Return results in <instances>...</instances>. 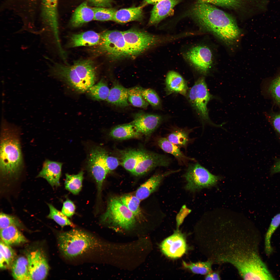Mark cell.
Returning a JSON list of instances; mask_svg holds the SVG:
<instances>
[{
	"mask_svg": "<svg viewBox=\"0 0 280 280\" xmlns=\"http://www.w3.org/2000/svg\"><path fill=\"white\" fill-rule=\"evenodd\" d=\"M0 267L2 269L11 267L15 260V254L10 246L2 240L0 244Z\"/></svg>",
	"mask_w": 280,
	"mask_h": 280,
	"instance_id": "33",
	"label": "cell"
},
{
	"mask_svg": "<svg viewBox=\"0 0 280 280\" xmlns=\"http://www.w3.org/2000/svg\"><path fill=\"white\" fill-rule=\"evenodd\" d=\"M170 170L163 173L156 174L151 177L137 189L135 195L140 200L148 198L158 188L162 180L166 177L180 171Z\"/></svg>",
	"mask_w": 280,
	"mask_h": 280,
	"instance_id": "18",
	"label": "cell"
},
{
	"mask_svg": "<svg viewBox=\"0 0 280 280\" xmlns=\"http://www.w3.org/2000/svg\"><path fill=\"white\" fill-rule=\"evenodd\" d=\"M75 207L74 203L67 199L63 204L61 212L68 217H71L74 214Z\"/></svg>",
	"mask_w": 280,
	"mask_h": 280,
	"instance_id": "46",
	"label": "cell"
},
{
	"mask_svg": "<svg viewBox=\"0 0 280 280\" xmlns=\"http://www.w3.org/2000/svg\"><path fill=\"white\" fill-rule=\"evenodd\" d=\"M94 12V20L104 21L113 20L116 9L114 8L94 7L92 8Z\"/></svg>",
	"mask_w": 280,
	"mask_h": 280,
	"instance_id": "41",
	"label": "cell"
},
{
	"mask_svg": "<svg viewBox=\"0 0 280 280\" xmlns=\"http://www.w3.org/2000/svg\"><path fill=\"white\" fill-rule=\"evenodd\" d=\"M143 88L138 86L128 89V100L133 106L146 108L149 103L145 100L142 94Z\"/></svg>",
	"mask_w": 280,
	"mask_h": 280,
	"instance_id": "34",
	"label": "cell"
},
{
	"mask_svg": "<svg viewBox=\"0 0 280 280\" xmlns=\"http://www.w3.org/2000/svg\"><path fill=\"white\" fill-rule=\"evenodd\" d=\"M186 60L199 72L204 75L208 72L212 63V54L207 46L198 45L189 49L184 54Z\"/></svg>",
	"mask_w": 280,
	"mask_h": 280,
	"instance_id": "11",
	"label": "cell"
},
{
	"mask_svg": "<svg viewBox=\"0 0 280 280\" xmlns=\"http://www.w3.org/2000/svg\"><path fill=\"white\" fill-rule=\"evenodd\" d=\"M142 94L145 100L153 108L158 109L160 107L161 100L155 90L150 88H143Z\"/></svg>",
	"mask_w": 280,
	"mask_h": 280,
	"instance_id": "42",
	"label": "cell"
},
{
	"mask_svg": "<svg viewBox=\"0 0 280 280\" xmlns=\"http://www.w3.org/2000/svg\"><path fill=\"white\" fill-rule=\"evenodd\" d=\"M44 37H48V36H47H47H44ZM55 41V42H56V43H57V44H59L60 43V42H59V43H57V42H56V41Z\"/></svg>",
	"mask_w": 280,
	"mask_h": 280,
	"instance_id": "52",
	"label": "cell"
},
{
	"mask_svg": "<svg viewBox=\"0 0 280 280\" xmlns=\"http://www.w3.org/2000/svg\"><path fill=\"white\" fill-rule=\"evenodd\" d=\"M43 37H44L45 38H47V37H44V36H43ZM55 43H56V44H58V45H60V44H60V43L59 44H57V43H56V42H55Z\"/></svg>",
	"mask_w": 280,
	"mask_h": 280,
	"instance_id": "53",
	"label": "cell"
},
{
	"mask_svg": "<svg viewBox=\"0 0 280 280\" xmlns=\"http://www.w3.org/2000/svg\"><path fill=\"white\" fill-rule=\"evenodd\" d=\"M117 198L132 213L136 219L139 221L143 219L140 207L141 200L135 195L127 194Z\"/></svg>",
	"mask_w": 280,
	"mask_h": 280,
	"instance_id": "32",
	"label": "cell"
},
{
	"mask_svg": "<svg viewBox=\"0 0 280 280\" xmlns=\"http://www.w3.org/2000/svg\"><path fill=\"white\" fill-rule=\"evenodd\" d=\"M142 149H128L118 151L120 163L127 170L133 172L139 161Z\"/></svg>",
	"mask_w": 280,
	"mask_h": 280,
	"instance_id": "27",
	"label": "cell"
},
{
	"mask_svg": "<svg viewBox=\"0 0 280 280\" xmlns=\"http://www.w3.org/2000/svg\"><path fill=\"white\" fill-rule=\"evenodd\" d=\"M162 0H144L142 6H143L148 4H156Z\"/></svg>",
	"mask_w": 280,
	"mask_h": 280,
	"instance_id": "51",
	"label": "cell"
},
{
	"mask_svg": "<svg viewBox=\"0 0 280 280\" xmlns=\"http://www.w3.org/2000/svg\"><path fill=\"white\" fill-rule=\"evenodd\" d=\"M58 245L63 256L68 260L90 254L102 248L100 241L84 231L73 229L60 232L57 236Z\"/></svg>",
	"mask_w": 280,
	"mask_h": 280,
	"instance_id": "5",
	"label": "cell"
},
{
	"mask_svg": "<svg viewBox=\"0 0 280 280\" xmlns=\"http://www.w3.org/2000/svg\"><path fill=\"white\" fill-rule=\"evenodd\" d=\"M269 90L275 100L280 103V75L272 81Z\"/></svg>",
	"mask_w": 280,
	"mask_h": 280,
	"instance_id": "44",
	"label": "cell"
},
{
	"mask_svg": "<svg viewBox=\"0 0 280 280\" xmlns=\"http://www.w3.org/2000/svg\"><path fill=\"white\" fill-rule=\"evenodd\" d=\"M163 118L158 115L140 113L135 115L130 123L137 132L149 137L162 123Z\"/></svg>",
	"mask_w": 280,
	"mask_h": 280,
	"instance_id": "16",
	"label": "cell"
},
{
	"mask_svg": "<svg viewBox=\"0 0 280 280\" xmlns=\"http://www.w3.org/2000/svg\"><path fill=\"white\" fill-rule=\"evenodd\" d=\"M101 38V33L89 31L74 34L71 37L69 46L72 47L90 46L98 45Z\"/></svg>",
	"mask_w": 280,
	"mask_h": 280,
	"instance_id": "22",
	"label": "cell"
},
{
	"mask_svg": "<svg viewBox=\"0 0 280 280\" xmlns=\"http://www.w3.org/2000/svg\"><path fill=\"white\" fill-rule=\"evenodd\" d=\"M181 0H163L157 3L151 11L149 25H156L169 16L174 7Z\"/></svg>",
	"mask_w": 280,
	"mask_h": 280,
	"instance_id": "19",
	"label": "cell"
},
{
	"mask_svg": "<svg viewBox=\"0 0 280 280\" xmlns=\"http://www.w3.org/2000/svg\"><path fill=\"white\" fill-rule=\"evenodd\" d=\"M191 131V129L175 128L168 134L166 138L180 148H186L190 141L189 135Z\"/></svg>",
	"mask_w": 280,
	"mask_h": 280,
	"instance_id": "31",
	"label": "cell"
},
{
	"mask_svg": "<svg viewBox=\"0 0 280 280\" xmlns=\"http://www.w3.org/2000/svg\"><path fill=\"white\" fill-rule=\"evenodd\" d=\"M128 89L118 82H115L110 89L106 101L109 103L120 107H125L129 105L128 103Z\"/></svg>",
	"mask_w": 280,
	"mask_h": 280,
	"instance_id": "24",
	"label": "cell"
},
{
	"mask_svg": "<svg viewBox=\"0 0 280 280\" xmlns=\"http://www.w3.org/2000/svg\"><path fill=\"white\" fill-rule=\"evenodd\" d=\"M106 151L100 147L94 148L90 151L88 161V169L96 182L99 197L101 195L104 180L107 174L110 172L104 159Z\"/></svg>",
	"mask_w": 280,
	"mask_h": 280,
	"instance_id": "12",
	"label": "cell"
},
{
	"mask_svg": "<svg viewBox=\"0 0 280 280\" xmlns=\"http://www.w3.org/2000/svg\"><path fill=\"white\" fill-rule=\"evenodd\" d=\"M159 146L164 151L173 156L179 163L186 165L190 161H195L194 158L186 156L181 151L180 148L170 141L166 138L162 137L158 139Z\"/></svg>",
	"mask_w": 280,
	"mask_h": 280,
	"instance_id": "26",
	"label": "cell"
},
{
	"mask_svg": "<svg viewBox=\"0 0 280 280\" xmlns=\"http://www.w3.org/2000/svg\"><path fill=\"white\" fill-rule=\"evenodd\" d=\"M160 247L165 255L174 259L181 257L187 249L185 237L178 230L165 239L161 243Z\"/></svg>",
	"mask_w": 280,
	"mask_h": 280,
	"instance_id": "15",
	"label": "cell"
},
{
	"mask_svg": "<svg viewBox=\"0 0 280 280\" xmlns=\"http://www.w3.org/2000/svg\"><path fill=\"white\" fill-rule=\"evenodd\" d=\"M89 2L96 7L110 8L112 0H88Z\"/></svg>",
	"mask_w": 280,
	"mask_h": 280,
	"instance_id": "47",
	"label": "cell"
},
{
	"mask_svg": "<svg viewBox=\"0 0 280 280\" xmlns=\"http://www.w3.org/2000/svg\"><path fill=\"white\" fill-rule=\"evenodd\" d=\"M104 157L107 167L110 172L115 170L120 165V162L117 158L109 155L106 151Z\"/></svg>",
	"mask_w": 280,
	"mask_h": 280,
	"instance_id": "45",
	"label": "cell"
},
{
	"mask_svg": "<svg viewBox=\"0 0 280 280\" xmlns=\"http://www.w3.org/2000/svg\"><path fill=\"white\" fill-rule=\"evenodd\" d=\"M143 6L123 8L115 12L113 21L124 23L134 21H141L143 18Z\"/></svg>",
	"mask_w": 280,
	"mask_h": 280,
	"instance_id": "25",
	"label": "cell"
},
{
	"mask_svg": "<svg viewBox=\"0 0 280 280\" xmlns=\"http://www.w3.org/2000/svg\"><path fill=\"white\" fill-rule=\"evenodd\" d=\"M213 263L208 259L205 262H198L195 263H187L183 261V267L190 270L193 273L202 275H206L212 271V266Z\"/></svg>",
	"mask_w": 280,
	"mask_h": 280,
	"instance_id": "37",
	"label": "cell"
},
{
	"mask_svg": "<svg viewBox=\"0 0 280 280\" xmlns=\"http://www.w3.org/2000/svg\"><path fill=\"white\" fill-rule=\"evenodd\" d=\"M31 280H43L48 274L49 267L46 259L40 250L37 249L27 256Z\"/></svg>",
	"mask_w": 280,
	"mask_h": 280,
	"instance_id": "17",
	"label": "cell"
},
{
	"mask_svg": "<svg viewBox=\"0 0 280 280\" xmlns=\"http://www.w3.org/2000/svg\"><path fill=\"white\" fill-rule=\"evenodd\" d=\"M10 125L2 123L1 132L0 169L4 177H17L20 172L23 158L19 135Z\"/></svg>",
	"mask_w": 280,
	"mask_h": 280,
	"instance_id": "3",
	"label": "cell"
},
{
	"mask_svg": "<svg viewBox=\"0 0 280 280\" xmlns=\"http://www.w3.org/2000/svg\"><path fill=\"white\" fill-rule=\"evenodd\" d=\"M165 84V89L167 95L172 93H179L184 96L187 95L188 88L187 81L175 71H170L167 73Z\"/></svg>",
	"mask_w": 280,
	"mask_h": 280,
	"instance_id": "21",
	"label": "cell"
},
{
	"mask_svg": "<svg viewBox=\"0 0 280 280\" xmlns=\"http://www.w3.org/2000/svg\"><path fill=\"white\" fill-rule=\"evenodd\" d=\"M49 67L51 74L64 80L79 92L87 91L96 80L95 67L90 59L77 61L71 65L55 63Z\"/></svg>",
	"mask_w": 280,
	"mask_h": 280,
	"instance_id": "4",
	"label": "cell"
},
{
	"mask_svg": "<svg viewBox=\"0 0 280 280\" xmlns=\"http://www.w3.org/2000/svg\"><path fill=\"white\" fill-rule=\"evenodd\" d=\"M187 95L189 102L203 124L206 123L217 127L222 126L214 123L209 117L207 106L214 97L209 92L204 77L199 78L196 81Z\"/></svg>",
	"mask_w": 280,
	"mask_h": 280,
	"instance_id": "8",
	"label": "cell"
},
{
	"mask_svg": "<svg viewBox=\"0 0 280 280\" xmlns=\"http://www.w3.org/2000/svg\"><path fill=\"white\" fill-rule=\"evenodd\" d=\"M184 177L187 182L185 188L191 192L212 186L220 178L198 163L188 164Z\"/></svg>",
	"mask_w": 280,
	"mask_h": 280,
	"instance_id": "10",
	"label": "cell"
},
{
	"mask_svg": "<svg viewBox=\"0 0 280 280\" xmlns=\"http://www.w3.org/2000/svg\"><path fill=\"white\" fill-rule=\"evenodd\" d=\"M136 219L132 213L118 199L109 200L106 212L101 216L102 224L113 228L129 230L135 227Z\"/></svg>",
	"mask_w": 280,
	"mask_h": 280,
	"instance_id": "7",
	"label": "cell"
},
{
	"mask_svg": "<svg viewBox=\"0 0 280 280\" xmlns=\"http://www.w3.org/2000/svg\"><path fill=\"white\" fill-rule=\"evenodd\" d=\"M109 135L114 139L124 140L139 138L142 135L137 132L130 123L117 125L113 128L109 132Z\"/></svg>",
	"mask_w": 280,
	"mask_h": 280,
	"instance_id": "29",
	"label": "cell"
},
{
	"mask_svg": "<svg viewBox=\"0 0 280 280\" xmlns=\"http://www.w3.org/2000/svg\"><path fill=\"white\" fill-rule=\"evenodd\" d=\"M0 237L2 241L10 246L19 244L27 241L25 236L15 226L0 229Z\"/></svg>",
	"mask_w": 280,
	"mask_h": 280,
	"instance_id": "28",
	"label": "cell"
},
{
	"mask_svg": "<svg viewBox=\"0 0 280 280\" xmlns=\"http://www.w3.org/2000/svg\"><path fill=\"white\" fill-rule=\"evenodd\" d=\"M206 280H219L220 279L219 273L218 271L210 272L206 275Z\"/></svg>",
	"mask_w": 280,
	"mask_h": 280,
	"instance_id": "49",
	"label": "cell"
},
{
	"mask_svg": "<svg viewBox=\"0 0 280 280\" xmlns=\"http://www.w3.org/2000/svg\"><path fill=\"white\" fill-rule=\"evenodd\" d=\"M189 14L201 29L226 43L234 41L239 36L240 31L234 19L213 5L197 3Z\"/></svg>",
	"mask_w": 280,
	"mask_h": 280,
	"instance_id": "2",
	"label": "cell"
},
{
	"mask_svg": "<svg viewBox=\"0 0 280 280\" xmlns=\"http://www.w3.org/2000/svg\"><path fill=\"white\" fill-rule=\"evenodd\" d=\"M94 16L92 8L88 6L87 2L84 1L77 7L74 12L70 21L71 25L74 27H80L94 20Z\"/></svg>",
	"mask_w": 280,
	"mask_h": 280,
	"instance_id": "23",
	"label": "cell"
},
{
	"mask_svg": "<svg viewBox=\"0 0 280 280\" xmlns=\"http://www.w3.org/2000/svg\"><path fill=\"white\" fill-rule=\"evenodd\" d=\"M58 0H42V13L43 22L46 29L45 34L52 33L54 39H60L57 6Z\"/></svg>",
	"mask_w": 280,
	"mask_h": 280,
	"instance_id": "14",
	"label": "cell"
},
{
	"mask_svg": "<svg viewBox=\"0 0 280 280\" xmlns=\"http://www.w3.org/2000/svg\"><path fill=\"white\" fill-rule=\"evenodd\" d=\"M83 174L82 171L75 175L66 174L65 183L66 188L74 194H78L82 188Z\"/></svg>",
	"mask_w": 280,
	"mask_h": 280,
	"instance_id": "35",
	"label": "cell"
},
{
	"mask_svg": "<svg viewBox=\"0 0 280 280\" xmlns=\"http://www.w3.org/2000/svg\"><path fill=\"white\" fill-rule=\"evenodd\" d=\"M207 233L208 259L213 264H231L244 280H258L264 275L267 267L249 230L221 226Z\"/></svg>",
	"mask_w": 280,
	"mask_h": 280,
	"instance_id": "1",
	"label": "cell"
},
{
	"mask_svg": "<svg viewBox=\"0 0 280 280\" xmlns=\"http://www.w3.org/2000/svg\"><path fill=\"white\" fill-rule=\"evenodd\" d=\"M280 225V213L275 215L271 222L266 234L265 238V249L266 254L269 255L272 249L271 244V239L274 233Z\"/></svg>",
	"mask_w": 280,
	"mask_h": 280,
	"instance_id": "39",
	"label": "cell"
},
{
	"mask_svg": "<svg viewBox=\"0 0 280 280\" xmlns=\"http://www.w3.org/2000/svg\"><path fill=\"white\" fill-rule=\"evenodd\" d=\"M110 90L106 82L101 79L97 83L90 87L87 91L93 99L104 100H106L108 97Z\"/></svg>",
	"mask_w": 280,
	"mask_h": 280,
	"instance_id": "36",
	"label": "cell"
},
{
	"mask_svg": "<svg viewBox=\"0 0 280 280\" xmlns=\"http://www.w3.org/2000/svg\"><path fill=\"white\" fill-rule=\"evenodd\" d=\"M50 212L47 216L48 218L54 221L57 224L61 227L69 226L74 227L73 223L61 212L56 209L52 204H48Z\"/></svg>",
	"mask_w": 280,
	"mask_h": 280,
	"instance_id": "40",
	"label": "cell"
},
{
	"mask_svg": "<svg viewBox=\"0 0 280 280\" xmlns=\"http://www.w3.org/2000/svg\"><path fill=\"white\" fill-rule=\"evenodd\" d=\"M123 33L130 57L137 56L156 46L180 38V35H156L136 29H130Z\"/></svg>",
	"mask_w": 280,
	"mask_h": 280,
	"instance_id": "6",
	"label": "cell"
},
{
	"mask_svg": "<svg viewBox=\"0 0 280 280\" xmlns=\"http://www.w3.org/2000/svg\"><path fill=\"white\" fill-rule=\"evenodd\" d=\"M99 51L113 60L130 57L123 31L107 30L101 33Z\"/></svg>",
	"mask_w": 280,
	"mask_h": 280,
	"instance_id": "9",
	"label": "cell"
},
{
	"mask_svg": "<svg viewBox=\"0 0 280 280\" xmlns=\"http://www.w3.org/2000/svg\"><path fill=\"white\" fill-rule=\"evenodd\" d=\"M62 164L61 163L46 159L37 177L45 179L52 187L58 186Z\"/></svg>",
	"mask_w": 280,
	"mask_h": 280,
	"instance_id": "20",
	"label": "cell"
},
{
	"mask_svg": "<svg viewBox=\"0 0 280 280\" xmlns=\"http://www.w3.org/2000/svg\"><path fill=\"white\" fill-rule=\"evenodd\" d=\"M11 267L12 275L15 279L31 280L29 271L27 258L23 256L18 258L14 261Z\"/></svg>",
	"mask_w": 280,
	"mask_h": 280,
	"instance_id": "30",
	"label": "cell"
},
{
	"mask_svg": "<svg viewBox=\"0 0 280 280\" xmlns=\"http://www.w3.org/2000/svg\"><path fill=\"white\" fill-rule=\"evenodd\" d=\"M272 172L276 173L280 172V160L276 163L273 166Z\"/></svg>",
	"mask_w": 280,
	"mask_h": 280,
	"instance_id": "50",
	"label": "cell"
},
{
	"mask_svg": "<svg viewBox=\"0 0 280 280\" xmlns=\"http://www.w3.org/2000/svg\"><path fill=\"white\" fill-rule=\"evenodd\" d=\"M198 3H207L228 8L237 9L244 6L247 0H197Z\"/></svg>",
	"mask_w": 280,
	"mask_h": 280,
	"instance_id": "38",
	"label": "cell"
},
{
	"mask_svg": "<svg viewBox=\"0 0 280 280\" xmlns=\"http://www.w3.org/2000/svg\"><path fill=\"white\" fill-rule=\"evenodd\" d=\"M273 124L275 129L280 134V112L274 117Z\"/></svg>",
	"mask_w": 280,
	"mask_h": 280,
	"instance_id": "48",
	"label": "cell"
},
{
	"mask_svg": "<svg viewBox=\"0 0 280 280\" xmlns=\"http://www.w3.org/2000/svg\"><path fill=\"white\" fill-rule=\"evenodd\" d=\"M171 162L165 155L142 149L140 160L132 173L136 176L143 175L157 167H168Z\"/></svg>",
	"mask_w": 280,
	"mask_h": 280,
	"instance_id": "13",
	"label": "cell"
},
{
	"mask_svg": "<svg viewBox=\"0 0 280 280\" xmlns=\"http://www.w3.org/2000/svg\"><path fill=\"white\" fill-rule=\"evenodd\" d=\"M21 223L18 219L15 216L1 213L0 215V229L13 225L20 227Z\"/></svg>",
	"mask_w": 280,
	"mask_h": 280,
	"instance_id": "43",
	"label": "cell"
}]
</instances>
